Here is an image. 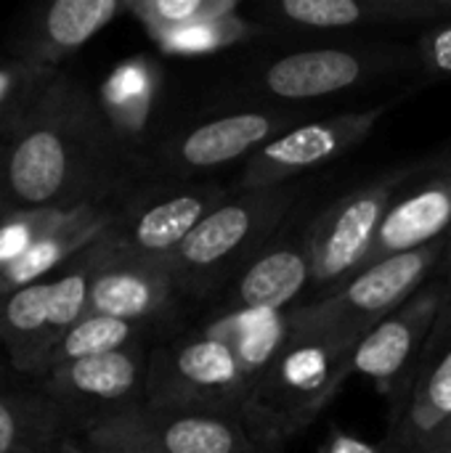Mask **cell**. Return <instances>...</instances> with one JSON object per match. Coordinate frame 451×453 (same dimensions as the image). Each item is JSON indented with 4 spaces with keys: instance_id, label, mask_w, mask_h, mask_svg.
I'll list each match as a JSON object with an SVG mask.
<instances>
[{
    "instance_id": "cell-1",
    "label": "cell",
    "mask_w": 451,
    "mask_h": 453,
    "mask_svg": "<svg viewBox=\"0 0 451 453\" xmlns=\"http://www.w3.org/2000/svg\"><path fill=\"white\" fill-rule=\"evenodd\" d=\"M133 159L98 96L58 69L21 130L3 146V191L13 207L77 210L112 204Z\"/></svg>"
},
{
    "instance_id": "cell-2",
    "label": "cell",
    "mask_w": 451,
    "mask_h": 453,
    "mask_svg": "<svg viewBox=\"0 0 451 453\" xmlns=\"http://www.w3.org/2000/svg\"><path fill=\"white\" fill-rule=\"evenodd\" d=\"M367 329L330 321L314 303L292 308V326L250 388L242 403V425L271 453L303 433L354 374L351 358Z\"/></svg>"
},
{
    "instance_id": "cell-3",
    "label": "cell",
    "mask_w": 451,
    "mask_h": 453,
    "mask_svg": "<svg viewBox=\"0 0 451 453\" xmlns=\"http://www.w3.org/2000/svg\"><path fill=\"white\" fill-rule=\"evenodd\" d=\"M104 252L106 236L61 273L0 297V345L16 372L35 380L45 374L58 342L88 313L90 279Z\"/></svg>"
},
{
    "instance_id": "cell-4",
    "label": "cell",
    "mask_w": 451,
    "mask_h": 453,
    "mask_svg": "<svg viewBox=\"0 0 451 453\" xmlns=\"http://www.w3.org/2000/svg\"><path fill=\"white\" fill-rule=\"evenodd\" d=\"M298 191L279 186L268 191H242L213 210L173 255L175 289L183 295H205L218 287L247 255L258 252L279 220L287 215Z\"/></svg>"
},
{
    "instance_id": "cell-5",
    "label": "cell",
    "mask_w": 451,
    "mask_h": 453,
    "mask_svg": "<svg viewBox=\"0 0 451 453\" xmlns=\"http://www.w3.org/2000/svg\"><path fill=\"white\" fill-rule=\"evenodd\" d=\"M247 393L250 377L237 353L207 329L165 342L149 356L144 395L149 409L239 419Z\"/></svg>"
},
{
    "instance_id": "cell-6",
    "label": "cell",
    "mask_w": 451,
    "mask_h": 453,
    "mask_svg": "<svg viewBox=\"0 0 451 453\" xmlns=\"http://www.w3.org/2000/svg\"><path fill=\"white\" fill-rule=\"evenodd\" d=\"M417 175V165L399 167L356 188L327 207L308 228L306 247L311 257V284L316 289L340 287L359 273L375 247L391 204Z\"/></svg>"
},
{
    "instance_id": "cell-7",
    "label": "cell",
    "mask_w": 451,
    "mask_h": 453,
    "mask_svg": "<svg viewBox=\"0 0 451 453\" xmlns=\"http://www.w3.org/2000/svg\"><path fill=\"white\" fill-rule=\"evenodd\" d=\"M77 435L128 453H268L253 441L242 419L157 411L144 403L96 417Z\"/></svg>"
},
{
    "instance_id": "cell-8",
    "label": "cell",
    "mask_w": 451,
    "mask_h": 453,
    "mask_svg": "<svg viewBox=\"0 0 451 453\" xmlns=\"http://www.w3.org/2000/svg\"><path fill=\"white\" fill-rule=\"evenodd\" d=\"M388 109L391 104H380L362 111L300 122L284 130L245 162L237 183L239 191H268L290 186V180L330 165L332 159L354 151L362 141H367Z\"/></svg>"
},
{
    "instance_id": "cell-9",
    "label": "cell",
    "mask_w": 451,
    "mask_h": 453,
    "mask_svg": "<svg viewBox=\"0 0 451 453\" xmlns=\"http://www.w3.org/2000/svg\"><path fill=\"white\" fill-rule=\"evenodd\" d=\"M226 199L229 191L215 183L138 191L114 207L109 239L125 255L170 263L186 236Z\"/></svg>"
},
{
    "instance_id": "cell-10",
    "label": "cell",
    "mask_w": 451,
    "mask_h": 453,
    "mask_svg": "<svg viewBox=\"0 0 451 453\" xmlns=\"http://www.w3.org/2000/svg\"><path fill=\"white\" fill-rule=\"evenodd\" d=\"M444 250H447V239L433 242L415 252H404L372 263L359 273H354L348 281H343L338 289H332L327 297L314 300V305L330 321L369 332L425 287V279L441 260Z\"/></svg>"
},
{
    "instance_id": "cell-11",
    "label": "cell",
    "mask_w": 451,
    "mask_h": 453,
    "mask_svg": "<svg viewBox=\"0 0 451 453\" xmlns=\"http://www.w3.org/2000/svg\"><path fill=\"white\" fill-rule=\"evenodd\" d=\"M290 111H237L202 122L159 149V162L173 178H189L197 173H210L229 167L234 162H247L268 141L295 127Z\"/></svg>"
},
{
    "instance_id": "cell-12",
    "label": "cell",
    "mask_w": 451,
    "mask_h": 453,
    "mask_svg": "<svg viewBox=\"0 0 451 453\" xmlns=\"http://www.w3.org/2000/svg\"><path fill=\"white\" fill-rule=\"evenodd\" d=\"M444 311L447 297L441 284L423 287L399 311H393L385 321H380L362 337L351 358V372L372 380V385L383 395L393 393L417 356L428 350V342Z\"/></svg>"
},
{
    "instance_id": "cell-13",
    "label": "cell",
    "mask_w": 451,
    "mask_h": 453,
    "mask_svg": "<svg viewBox=\"0 0 451 453\" xmlns=\"http://www.w3.org/2000/svg\"><path fill=\"white\" fill-rule=\"evenodd\" d=\"M146 372L149 356L144 353V345H133L51 369L40 380V388L90 422L104 414L141 406L146 395Z\"/></svg>"
},
{
    "instance_id": "cell-14",
    "label": "cell",
    "mask_w": 451,
    "mask_h": 453,
    "mask_svg": "<svg viewBox=\"0 0 451 453\" xmlns=\"http://www.w3.org/2000/svg\"><path fill=\"white\" fill-rule=\"evenodd\" d=\"M175 292L170 263L125 255L106 234V252L90 279L88 313L149 326L170 308Z\"/></svg>"
},
{
    "instance_id": "cell-15",
    "label": "cell",
    "mask_w": 451,
    "mask_h": 453,
    "mask_svg": "<svg viewBox=\"0 0 451 453\" xmlns=\"http://www.w3.org/2000/svg\"><path fill=\"white\" fill-rule=\"evenodd\" d=\"M128 3L120 0H53L32 8L11 35L8 56L35 66L61 69L90 37L109 27Z\"/></svg>"
},
{
    "instance_id": "cell-16",
    "label": "cell",
    "mask_w": 451,
    "mask_h": 453,
    "mask_svg": "<svg viewBox=\"0 0 451 453\" xmlns=\"http://www.w3.org/2000/svg\"><path fill=\"white\" fill-rule=\"evenodd\" d=\"M391 66V56L359 48H306L268 61L260 90L279 101H316L362 85Z\"/></svg>"
},
{
    "instance_id": "cell-17",
    "label": "cell",
    "mask_w": 451,
    "mask_h": 453,
    "mask_svg": "<svg viewBox=\"0 0 451 453\" xmlns=\"http://www.w3.org/2000/svg\"><path fill=\"white\" fill-rule=\"evenodd\" d=\"M447 231H451V162L420 186L401 191L380 226L364 268L441 242L447 239Z\"/></svg>"
},
{
    "instance_id": "cell-18",
    "label": "cell",
    "mask_w": 451,
    "mask_h": 453,
    "mask_svg": "<svg viewBox=\"0 0 451 453\" xmlns=\"http://www.w3.org/2000/svg\"><path fill=\"white\" fill-rule=\"evenodd\" d=\"M263 11L274 24L322 32L441 21L447 16L441 0H282Z\"/></svg>"
},
{
    "instance_id": "cell-19",
    "label": "cell",
    "mask_w": 451,
    "mask_h": 453,
    "mask_svg": "<svg viewBox=\"0 0 451 453\" xmlns=\"http://www.w3.org/2000/svg\"><path fill=\"white\" fill-rule=\"evenodd\" d=\"M114 223V204L77 207L51 228L24 257L0 271V297L24 289L29 284L45 281L64 268H69L82 252H88Z\"/></svg>"
},
{
    "instance_id": "cell-20",
    "label": "cell",
    "mask_w": 451,
    "mask_h": 453,
    "mask_svg": "<svg viewBox=\"0 0 451 453\" xmlns=\"http://www.w3.org/2000/svg\"><path fill=\"white\" fill-rule=\"evenodd\" d=\"M311 284V257L303 244H276L260 257H255L231 295L223 303V313H245V311H290V305L306 292Z\"/></svg>"
},
{
    "instance_id": "cell-21",
    "label": "cell",
    "mask_w": 451,
    "mask_h": 453,
    "mask_svg": "<svg viewBox=\"0 0 451 453\" xmlns=\"http://www.w3.org/2000/svg\"><path fill=\"white\" fill-rule=\"evenodd\" d=\"M80 411L56 401L43 388L3 390L0 388V453H29L58 446L82 427Z\"/></svg>"
},
{
    "instance_id": "cell-22",
    "label": "cell",
    "mask_w": 451,
    "mask_h": 453,
    "mask_svg": "<svg viewBox=\"0 0 451 453\" xmlns=\"http://www.w3.org/2000/svg\"><path fill=\"white\" fill-rule=\"evenodd\" d=\"M431 358L425 361L417 385L409 398V409L401 425L404 446L423 453L431 438L451 419V313H441L436 332L428 342Z\"/></svg>"
},
{
    "instance_id": "cell-23",
    "label": "cell",
    "mask_w": 451,
    "mask_h": 453,
    "mask_svg": "<svg viewBox=\"0 0 451 453\" xmlns=\"http://www.w3.org/2000/svg\"><path fill=\"white\" fill-rule=\"evenodd\" d=\"M154 93H157V74L146 58L125 61L109 74L98 101L125 143L128 138L144 130L154 104Z\"/></svg>"
},
{
    "instance_id": "cell-24",
    "label": "cell",
    "mask_w": 451,
    "mask_h": 453,
    "mask_svg": "<svg viewBox=\"0 0 451 453\" xmlns=\"http://www.w3.org/2000/svg\"><path fill=\"white\" fill-rule=\"evenodd\" d=\"M144 334H146V324H133V321L98 316V313H85L66 332V337L58 342V348L53 350V356L45 366V374L51 369H58V366H66V364H74L82 358H93V356H104V353H114V350L141 345Z\"/></svg>"
},
{
    "instance_id": "cell-25",
    "label": "cell",
    "mask_w": 451,
    "mask_h": 453,
    "mask_svg": "<svg viewBox=\"0 0 451 453\" xmlns=\"http://www.w3.org/2000/svg\"><path fill=\"white\" fill-rule=\"evenodd\" d=\"M56 72L58 69L35 66L13 56L0 61V135L3 138L11 141L21 130L35 101L48 88Z\"/></svg>"
},
{
    "instance_id": "cell-26",
    "label": "cell",
    "mask_w": 451,
    "mask_h": 453,
    "mask_svg": "<svg viewBox=\"0 0 451 453\" xmlns=\"http://www.w3.org/2000/svg\"><path fill=\"white\" fill-rule=\"evenodd\" d=\"M128 11L146 27L152 40H162L194 24L231 16L239 11L237 0H133Z\"/></svg>"
},
{
    "instance_id": "cell-27",
    "label": "cell",
    "mask_w": 451,
    "mask_h": 453,
    "mask_svg": "<svg viewBox=\"0 0 451 453\" xmlns=\"http://www.w3.org/2000/svg\"><path fill=\"white\" fill-rule=\"evenodd\" d=\"M260 32L263 29L258 24L242 19L239 13H231V16H221V19L194 24L189 29L175 32V35H167V37L157 40V45L173 56H202V53L223 50V48L237 45V42H247V40L258 37Z\"/></svg>"
},
{
    "instance_id": "cell-28",
    "label": "cell",
    "mask_w": 451,
    "mask_h": 453,
    "mask_svg": "<svg viewBox=\"0 0 451 453\" xmlns=\"http://www.w3.org/2000/svg\"><path fill=\"white\" fill-rule=\"evenodd\" d=\"M69 210H24L8 204L0 212V271L24 257L51 228H56Z\"/></svg>"
},
{
    "instance_id": "cell-29",
    "label": "cell",
    "mask_w": 451,
    "mask_h": 453,
    "mask_svg": "<svg viewBox=\"0 0 451 453\" xmlns=\"http://www.w3.org/2000/svg\"><path fill=\"white\" fill-rule=\"evenodd\" d=\"M425 69L436 74H451V19L428 29L417 42Z\"/></svg>"
},
{
    "instance_id": "cell-30",
    "label": "cell",
    "mask_w": 451,
    "mask_h": 453,
    "mask_svg": "<svg viewBox=\"0 0 451 453\" xmlns=\"http://www.w3.org/2000/svg\"><path fill=\"white\" fill-rule=\"evenodd\" d=\"M322 453H383L377 446H372L369 441H362L351 433H332L330 441L324 443Z\"/></svg>"
},
{
    "instance_id": "cell-31",
    "label": "cell",
    "mask_w": 451,
    "mask_h": 453,
    "mask_svg": "<svg viewBox=\"0 0 451 453\" xmlns=\"http://www.w3.org/2000/svg\"><path fill=\"white\" fill-rule=\"evenodd\" d=\"M61 453H128V451L106 449V446L90 443V441L80 438L77 433H72V435H66V438H64V443H61Z\"/></svg>"
},
{
    "instance_id": "cell-32",
    "label": "cell",
    "mask_w": 451,
    "mask_h": 453,
    "mask_svg": "<svg viewBox=\"0 0 451 453\" xmlns=\"http://www.w3.org/2000/svg\"><path fill=\"white\" fill-rule=\"evenodd\" d=\"M423 453H451V419L431 438V443L423 449Z\"/></svg>"
},
{
    "instance_id": "cell-33",
    "label": "cell",
    "mask_w": 451,
    "mask_h": 453,
    "mask_svg": "<svg viewBox=\"0 0 451 453\" xmlns=\"http://www.w3.org/2000/svg\"><path fill=\"white\" fill-rule=\"evenodd\" d=\"M64 443V441H61ZM61 443L58 446H48V449H37V451H29V453H61Z\"/></svg>"
},
{
    "instance_id": "cell-34",
    "label": "cell",
    "mask_w": 451,
    "mask_h": 453,
    "mask_svg": "<svg viewBox=\"0 0 451 453\" xmlns=\"http://www.w3.org/2000/svg\"><path fill=\"white\" fill-rule=\"evenodd\" d=\"M0 194H5L3 191V146H0Z\"/></svg>"
},
{
    "instance_id": "cell-35",
    "label": "cell",
    "mask_w": 451,
    "mask_h": 453,
    "mask_svg": "<svg viewBox=\"0 0 451 453\" xmlns=\"http://www.w3.org/2000/svg\"><path fill=\"white\" fill-rule=\"evenodd\" d=\"M8 204H11V202H8V199H5V194H0V212H3V210H5V207H8Z\"/></svg>"
},
{
    "instance_id": "cell-36",
    "label": "cell",
    "mask_w": 451,
    "mask_h": 453,
    "mask_svg": "<svg viewBox=\"0 0 451 453\" xmlns=\"http://www.w3.org/2000/svg\"><path fill=\"white\" fill-rule=\"evenodd\" d=\"M441 3H444V13L451 19V0H441Z\"/></svg>"
},
{
    "instance_id": "cell-37",
    "label": "cell",
    "mask_w": 451,
    "mask_h": 453,
    "mask_svg": "<svg viewBox=\"0 0 451 453\" xmlns=\"http://www.w3.org/2000/svg\"><path fill=\"white\" fill-rule=\"evenodd\" d=\"M449 281H451V255H449Z\"/></svg>"
}]
</instances>
